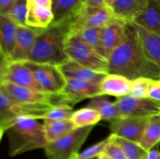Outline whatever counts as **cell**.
I'll return each instance as SVG.
<instances>
[{
  "instance_id": "obj_29",
  "label": "cell",
  "mask_w": 160,
  "mask_h": 159,
  "mask_svg": "<svg viewBox=\"0 0 160 159\" xmlns=\"http://www.w3.org/2000/svg\"><path fill=\"white\" fill-rule=\"evenodd\" d=\"M75 32L86 44L95 49L98 54L107 59L102 43V29L98 28H83Z\"/></svg>"
},
{
  "instance_id": "obj_34",
  "label": "cell",
  "mask_w": 160,
  "mask_h": 159,
  "mask_svg": "<svg viewBox=\"0 0 160 159\" xmlns=\"http://www.w3.org/2000/svg\"><path fill=\"white\" fill-rule=\"evenodd\" d=\"M103 154H106L110 159H128L122 148L115 142L112 141L111 138L105 147Z\"/></svg>"
},
{
  "instance_id": "obj_24",
  "label": "cell",
  "mask_w": 160,
  "mask_h": 159,
  "mask_svg": "<svg viewBox=\"0 0 160 159\" xmlns=\"http://www.w3.org/2000/svg\"><path fill=\"white\" fill-rule=\"evenodd\" d=\"M45 137L48 142H52L67 135L76 129L71 119L43 120Z\"/></svg>"
},
{
  "instance_id": "obj_10",
  "label": "cell",
  "mask_w": 160,
  "mask_h": 159,
  "mask_svg": "<svg viewBox=\"0 0 160 159\" xmlns=\"http://www.w3.org/2000/svg\"><path fill=\"white\" fill-rule=\"evenodd\" d=\"M122 116L150 117L160 115V101L149 98L126 96L117 98L115 101Z\"/></svg>"
},
{
  "instance_id": "obj_11",
  "label": "cell",
  "mask_w": 160,
  "mask_h": 159,
  "mask_svg": "<svg viewBox=\"0 0 160 159\" xmlns=\"http://www.w3.org/2000/svg\"><path fill=\"white\" fill-rule=\"evenodd\" d=\"M149 117L123 116L111 122V134L140 143Z\"/></svg>"
},
{
  "instance_id": "obj_8",
  "label": "cell",
  "mask_w": 160,
  "mask_h": 159,
  "mask_svg": "<svg viewBox=\"0 0 160 159\" xmlns=\"http://www.w3.org/2000/svg\"><path fill=\"white\" fill-rule=\"evenodd\" d=\"M32 71L34 77L43 90L47 93L60 94L67 85V79L59 65L49 63L24 62Z\"/></svg>"
},
{
  "instance_id": "obj_27",
  "label": "cell",
  "mask_w": 160,
  "mask_h": 159,
  "mask_svg": "<svg viewBox=\"0 0 160 159\" xmlns=\"http://www.w3.org/2000/svg\"><path fill=\"white\" fill-rule=\"evenodd\" d=\"M70 119L75 127L83 128L98 124V122L102 120V116L96 109L87 106L74 111Z\"/></svg>"
},
{
  "instance_id": "obj_13",
  "label": "cell",
  "mask_w": 160,
  "mask_h": 159,
  "mask_svg": "<svg viewBox=\"0 0 160 159\" xmlns=\"http://www.w3.org/2000/svg\"><path fill=\"white\" fill-rule=\"evenodd\" d=\"M67 79V85L61 93L65 95L72 108L86 98H94L103 95L99 84L71 78Z\"/></svg>"
},
{
  "instance_id": "obj_43",
  "label": "cell",
  "mask_w": 160,
  "mask_h": 159,
  "mask_svg": "<svg viewBox=\"0 0 160 159\" xmlns=\"http://www.w3.org/2000/svg\"><path fill=\"white\" fill-rule=\"evenodd\" d=\"M5 131L3 130L2 129L1 127H0V141H1V139L2 137V135H3V132H4Z\"/></svg>"
},
{
  "instance_id": "obj_21",
  "label": "cell",
  "mask_w": 160,
  "mask_h": 159,
  "mask_svg": "<svg viewBox=\"0 0 160 159\" xmlns=\"http://www.w3.org/2000/svg\"><path fill=\"white\" fill-rule=\"evenodd\" d=\"M133 24L148 57L160 69V36L136 23Z\"/></svg>"
},
{
  "instance_id": "obj_15",
  "label": "cell",
  "mask_w": 160,
  "mask_h": 159,
  "mask_svg": "<svg viewBox=\"0 0 160 159\" xmlns=\"http://www.w3.org/2000/svg\"><path fill=\"white\" fill-rule=\"evenodd\" d=\"M128 21L115 17L102 28V43L107 59L112 51L120 45L126 37Z\"/></svg>"
},
{
  "instance_id": "obj_26",
  "label": "cell",
  "mask_w": 160,
  "mask_h": 159,
  "mask_svg": "<svg viewBox=\"0 0 160 159\" xmlns=\"http://www.w3.org/2000/svg\"><path fill=\"white\" fill-rule=\"evenodd\" d=\"M160 143V115L150 116L139 144L148 151Z\"/></svg>"
},
{
  "instance_id": "obj_39",
  "label": "cell",
  "mask_w": 160,
  "mask_h": 159,
  "mask_svg": "<svg viewBox=\"0 0 160 159\" xmlns=\"http://www.w3.org/2000/svg\"><path fill=\"white\" fill-rule=\"evenodd\" d=\"M146 159H160L159 143L153 147L152 149H150L148 151Z\"/></svg>"
},
{
  "instance_id": "obj_38",
  "label": "cell",
  "mask_w": 160,
  "mask_h": 159,
  "mask_svg": "<svg viewBox=\"0 0 160 159\" xmlns=\"http://www.w3.org/2000/svg\"><path fill=\"white\" fill-rule=\"evenodd\" d=\"M17 0H0V13L6 14Z\"/></svg>"
},
{
  "instance_id": "obj_28",
  "label": "cell",
  "mask_w": 160,
  "mask_h": 159,
  "mask_svg": "<svg viewBox=\"0 0 160 159\" xmlns=\"http://www.w3.org/2000/svg\"><path fill=\"white\" fill-rule=\"evenodd\" d=\"M111 140L122 148L128 159H146L148 151L138 143L110 134Z\"/></svg>"
},
{
  "instance_id": "obj_41",
  "label": "cell",
  "mask_w": 160,
  "mask_h": 159,
  "mask_svg": "<svg viewBox=\"0 0 160 159\" xmlns=\"http://www.w3.org/2000/svg\"><path fill=\"white\" fill-rule=\"evenodd\" d=\"M96 159H110V158H109V157H107V156H106L105 154L102 153L100 155H98V157H97Z\"/></svg>"
},
{
  "instance_id": "obj_44",
  "label": "cell",
  "mask_w": 160,
  "mask_h": 159,
  "mask_svg": "<svg viewBox=\"0 0 160 159\" xmlns=\"http://www.w3.org/2000/svg\"><path fill=\"white\" fill-rule=\"evenodd\" d=\"M1 83H2V80H0V84H1Z\"/></svg>"
},
{
  "instance_id": "obj_42",
  "label": "cell",
  "mask_w": 160,
  "mask_h": 159,
  "mask_svg": "<svg viewBox=\"0 0 160 159\" xmlns=\"http://www.w3.org/2000/svg\"><path fill=\"white\" fill-rule=\"evenodd\" d=\"M114 0H106V6H109L112 3V2H113Z\"/></svg>"
},
{
  "instance_id": "obj_7",
  "label": "cell",
  "mask_w": 160,
  "mask_h": 159,
  "mask_svg": "<svg viewBox=\"0 0 160 159\" xmlns=\"http://www.w3.org/2000/svg\"><path fill=\"white\" fill-rule=\"evenodd\" d=\"M0 87L17 102L28 104H50L56 107L72 108L63 94H51L20 87L6 81H2Z\"/></svg>"
},
{
  "instance_id": "obj_6",
  "label": "cell",
  "mask_w": 160,
  "mask_h": 159,
  "mask_svg": "<svg viewBox=\"0 0 160 159\" xmlns=\"http://www.w3.org/2000/svg\"><path fill=\"white\" fill-rule=\"evenodd\" d=\"M93 128L94 126L76 128L61 138L48 142L44 147L48 159L74 158Z\"/></svg>"
},
{
  "instance_id": "obj_3",
  "label": "cell",
  "mask_w": 160,
  "mask_h": 159,
  "mask_svg": "<svg viewBox=\"0 0 160 159\" xmlns=\"http://www.w3.org/2000/svg\"><path fill=\"white\" fill-rule=\"evenodd\" d=\"M11 157L45 147L48 143L43 124L28 116H20L6 130Z\"/></svg>"
},
{
  "instance_id": "obj_16",
  "label": "cell",
  "mask_w": 160,
  "mask_h": 159,
  "mask_svg": "<svg viewBox=\"0 0 160 159\" xmlns=\"http://www.w3.org/2000/svg\"><path fill=\"white\" fill-rule=\"evenodd\" d=\"M149 0H114L109 6L117 18L131 22L146 9Z\"/></svg>"
},
{
  "instance_id": "obj_17",
  "label": "cell",
  "mask_w": 160,
  "mask_h": 159,
  "mask_svg": "<svg viewBox=\"0 0 160 159\" xmlns=\"http://www.w3.org/2000/svg\"><path fill=\"white\" fill-rule=\"evenodd\" d=\"M59 66L67 78L90 81L98 84H100L103 78L107 74L106 73L91 70L71 59Z\"/></svg>"
},
{
  "instance_id": "obj_20",
  "label": "cell",
  "mask_w": 160,
  "mask_h": 159,
  "mask_svg": "<svg viewBox=\"0 0 160 159\" xmlns=\"http://www.w3.org/2000/svg\"><path fill=\"white\" fill-rule=\"evenodd\" d=\"M131 22L160 36V4L158 0H149L146 9Z\"/></svg>"
},
{
  "instance_id": "obj_19",
  "label": "cell",
  "mask_w": 160,
  "mask_h": 159,
  "mask_svg": "<svg viewBox=\"0 0 160 159\" xmlns=\"http://www.w3.org/2000/svg\"><path fill=\"white\" fill-rule=\"evenodd\" d=\"M17 26L8 16L0 13V50L9 60L15 46Z\"/></svg>"
},
{
  "instance_id": "obj_22",
  "label": "cell",
  "mask_w": 160,
  "mask_h": 159,
  "mask_svg": "<svg viewBox=\"0 0 160 159\" xmlns=\"http://www.w3.org/2000/svg\"><path fill=\"white\" fill-rule=\"evenodd\" d=\"M54 20L52 23H60L71 20L84 6L86 0H52Z\"/></svg>"
},
{
  "instance_id": "obj_40",
  "label": "cell",
  "mask_w": 160,
  "mask_h": 159,
  "mask_svg": "<svg viewBox=\"0 0 160 159\" xmlns=\"http://www.w3.org/2000/svg\"><path fill=\"white\" fill-rule=\"evenodd\" d=\"M84 5L89 6H96V7H103L106 6V0H86Z\"/></svg>"
},
{
  "instance_id": "obj_2",
  "label": "cell",
  "mask_w": 160,
  "mask_h": 159,
  "mask_svg": "<svg viewBox=\"0 0 160 159\" xmlns=\"http://www.w3.org/2000/svg\"><path fill=\"white\" fill-rule=\"evenodd\" d=\"M70 20L52 23L48 27L43 28L36 38L28 61L61 65L70 60L65 51Z\"/></svg>"
},
{
  "instance_id": "obj_5",
  "label": "cell",
  "mask_w": 160,
  "mask_h": 159,
  "mask_svg": "<svg viewBox=\"0 0 160 159\" xmlns=\"http://www.w3.org/2000/svg\"><path fill=\"white\" fill-rule=\"evenodd\" d=\"M65 51L71 60L95 71L109 73L108 59L98 54L75 32L69 31Z\"/></svg>"
},
{
  "instance_id": "obj_32",
  "label": "cell",
  "mask_w": 160,
  "mask_h": 159,
  "mask_svg": "<svg viewBox=\"0 0 160 159\" xmlns=\"http://www.w3.org/2000/svg\"><path fill=\"white\" fill-rule=\"evenodd\" d=\"M109 140H110V137L109 136L104 140L89 147L88 148L83 151L82 152H79L73 159H93L95 157H97L102 153H103V151H104L107 143L109 142Z\"/></svg>"
},
{
  "instance_id": "obj_35",
  "label": "cell",
  "mask_w": 160,
  "mask_h": 159,
  "mask_svg": "<svg viewBox=\"0 0 160 159\" xmlns=\"http://www.w3.org/2000/svg\"><path fill=\"white\" fill-rule=\"evenodd\" d=\"M148 98L155 101H160V80H154L150 87Z\"/></svg>"
},
{
  "instance_id": "obj_33",
  "label": "cell",
  "mask_w": 160,
  "mask_h": 159,
  "mask_svg": "<svg viewBox=\"0 0 160 159\" xmlns=\"http://www.w3.org/2000/svg\"><path fill=\"white\" fill-rule=\"evenodd\" d=\"M74 111L72 108L63 107H55L50 109L45 115L43 120H65L70 119Z\"/></svg>"
},
{
  "instance_id": "obj_14",
  "label": "cell",
  "mask_w": 160,
  "mask_h": 159,
  "mask_svg": "<svg viewBox=\"0 0 160 159\" xmlns=\"http://www.w3.org/2000/svg\"><path fill=\"white\" fill-rule=\"evenodd\" d=\"M2 81L34 90L44 91L34 77L32 71L27 66L24 62H10L3 76Z\"/></svg>"
},
{
  "instance_id": "obj_25",
  "label": "cell",
  "mask_w": 160,
  "mask_h": 159,
  "mask_svg": "<svg viewBox=\"0 0 160 159\" xmlns=\"http://www.w3.org/2000/svg\"><path fill=\"white\" fill-rule=\"evenodd\" d=\"M88 107L96 109L101 115L102 120H106L110 123L123 117L115 102L109 101L106 95L92 98V101L88 103Z\"/></svg>"
},
{
  "instance_id": "obj_31",
  "label": "cell",
  "mask_w": 160,
  "mask_h": 159,
  "mask_svg": "<svg viewBox=\"0 0 160 159\" xmlns=\"http://www.w3.org/2000/svg\"><path fill=\"white\" fill-rule=\"evenodd\" d=\"M154 80L140 77L131 80V91L128 95L134 98H148L150 87Z\"/></svg>"
},
{
  "instance_id": "obj_1",
  "label": "cell",
  "mask_w": 160,
  "mask_h": 159,
  "mask_svg": "<svg viewBox=\"0 0 160 159\" xmlns=\"http://www.w3.org/2000/svg\"><path fill=\"white\" fill-rule=\"evenodd\" d=\"M109 73L125 76L130 80L145 77L160 80V69L147 55L132 22H128L123 41L108 58Z\"/></svg>"
},
{
  "instance_id": "obj_23",
  "label": "cell",
  "mask_w": 160,
  "mask_h": 159,
  "mask_svg": "<svg viewBox=\"0 0 160 159\" xmlns=\"http://www.w3.org/2000/svg\"><path fill=\"white\" fill-rule=\"evenodd\" d=\"M54 15L52 9L42 6H28L26 24L36 28H46L52 23Z\"/></svg>"
},
{
  "instance_id": "obj_18",
  "label": "cell",
  "mask_w": 160,
  "mask_h": 159,
  "mask_svg": "<svg viewBox=\"0 0 160 159\" xmlns=\"http://www.w3.org/2000/svg\"><path fill=\"white\" fill-rule=\"evenodd\" d=\"M103 95L120 98L130 94L131 80L116 73H107L99 84Z\"/></svg>"
},
{
  "instance_id": "obj_30",
  "label": "cell",
  "mask_w": 160,
  "mask_h": 159,
  "mask_svg": "<svg viewBox=\"0 0 160 159\" xmlns=\"http://www.w3.org/2000/svg\"><path fill=\"white\" fill-rule=\"evenodd\" d=\"M27 13H28L27 0H17L13 6L5 15L8 16L17 25L25 26L27 25Z\"/></svg>"
},
{
  "instance_id": "obj_45",
  "label": "cell",
  "mask_w": 160,
  "mask_h": 159,
  "mask_svg": "<svg viewBox=\"0 0 160 159\" xmlns=\"http://www.w3.org/2000/svg\"><path fill=\"white\" fill-rule=\"evenodd\" d=\"M158 1H159V4H160V0H158Z\"/></svg>"
},
{
  "instance_id": "obj_37",
  "label": "cell",
  "mask_w": 160,
  "mask_h": 159,
  "mask_svg": "<svg viewBox=\"0 0 160 159\" xmlns=\"http://www.w3.org/2000/svg\"><path fill=\"white\" fill-rule=\"evenodd\" d=\"M28 6H42L52 9V0H27Z\"/></svg>"
},
{
  "instance_id": "obj_36",
  "label": "cell",
  "mask_w": 160,
  "mask_h": 159,
  "mask_svg": "<svg viewBox=\"0 0 160 159\" xmlns=\"http://www.w3.org/2000/svg\"><path fill=\"white\" fill-rule=\"evenodd\" d=\"M9 63H10V60L0 51V80L2 81Z\"/></svg>"
},
{
  "instance_id": "obj_9",
  "label": "cell",
  "mask_w": 160,
  "mask_h": 159,
  "mask_svg": "<svg viewBox=\"0 0 160 159\" xmlns=\"http://www.w3.org/2000/svg\"><path fill=\"white\" fill-rule=\"evenodd\" d=\"M109 6H84L70 20V31H77L83 28H98L102 29L114 18Z\"/></svg>"
},
{
  "instance_id": "obj_46",
  "label": "cell",
  "mask_w": 160,
  "mask_h": 159,
  "mask_svg": "<svg viewBox=\"0 0 160 159\" xmlns=\"http://www.w3.org/2000/svg\"><path fill=\"white\" fill-rule=\"evenodd\" d=\"M0 51H1V50H0Z\"/></svg>"
},
{
  "instance_id": "obj_4",
  "label": "cell",
  "mask_w": 160,
  "mask_h": 159,
  "mask_svg": "<svg viewBox=\"0 0 160 159\" xmlns=\"http://www.w3.org/2000/svg\"><path fill=\"white\" fill-rule=\"evenodd\" d=\"M55 107L50 104L17 102L0 87V127L6 131L20 116L44 119L45 114Z\"/></svg>"
},
{
  "instance_id": "obj_12",
  "label": "cell",
  "mask_w": 160,
  "mask_h": 159,
  "mask_svg": "<svg viewBox=\"0 0 160 159\" xmlns=\"http://www.w3.org/2000/svg\"><path fill=\"white\" fill-rule=\"evenodd\" d=\"M43 28L25 26H17L15 46L10 56V62L28 61L36 38Z\"/></svg>"
}]
</instances>
